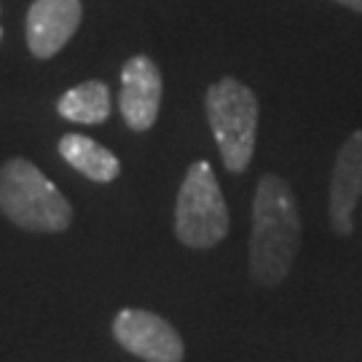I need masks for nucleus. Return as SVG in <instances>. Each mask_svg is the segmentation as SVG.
I'll list each match as a JSON object with an SVG mask.
<instances>
[{"instance_id":"obj_2","label":"nucleus","mask_w":362,"mask_h":362,"mask_svg":"<svg viewBox=\"0 0 362 362\" xmlns=\"http://www.w3.org/2000/svg\"><path fill=\"white\" fill-rule=\"evenodd\" d=\"M0 212L25 231L57 233L73 220V207L33 161L8 158L0 167Z\"/></svg>"},{"instance_id":"obj_9","label":"nucleus","mask_w":362,"mask_h":362,"mask_svg":"<svg viewBox=\"0 0 362 362\" xmlns=\"http://www.w3.org/2000/svg\"><path fill=\"white\" fill-rule=\"evenodd\" d=\"M59 153L73 169H78L81 175H86L94 182H110L118 177L121 172V161L113 151H107L105 145H100L91 137L83 134H65L59 140Z\"/></svg>"},{"instance_id":"obj_10","label":"nucleus","mask_w":362,"mask_h":362,"mask_svg":"<svg viewBox=\"0 0 362 362\" xmlns=\"http://www.w3.org/2000/svg\"><path fill=\"white\" fill-rule=\"evenodd\" d=\"M57 110L73 124H100L110 116V89L103 81H83L59 97Z\"/></svg>"},{"instance_id":"obj_4","label":"nucleus","mask_w":362,"mask_h":362,"mask_svg":"<svg viewBox=\"0 0 362 362\" xmlns=\"http://www.w3.org/2000/svg\"><path fill=\"white\" fill-rule=\"evenodd\" d=\"M175 233L182 245L196 250L220 245L228 233V207L207 161L191 164L182 177L175 207Z\"/></svg>"},{"instance_id":"obj_3","label":"nucleus","mask_w":362,"mask_h":362,"mask_svg":"<svg viewBox=\"0 0 362 362\" xmlns=\"http://www.w3.org/2000/svg\"><path fill=\"white\" fill-rule=\"evenodd\" d=\"M204 107L226 169L233 175L245 172L258 140L260 107L255 91L236 78H220L207 89Z\"/></svg>"},{"instance_id":"obj_8","label":"nucleus","mask_w":362,"mask_h":362,"mask_svg":"<svg viewBox=\"0 0 362 362\" xmlns=\"http://www.w3.org/2000/svg\"><path fill=\"white\" fill-rule=\"evenodd\" d=\"M362 196V129L351 132L338 148L330 177V223L333 231L349 236L354 231V207Z\"/></svg>"},{"instance_id":"obj_7","label":"nucleus","mask_w":362,"mask_h":362,"mask_svg":"<svg viewBox=\"0 0 362 362\" xmlns=\"http://www.w3.org/2000/svg\"><path fill=\"white\" fill-rule=\"evenodd\" d=\"M81 0H33L27 11V46L38 59L62 52L81 25Z\"/></svg>"},{"instance_id":"obj_1","label":"nucleus","mask_w":362,"mask_h":362,"mask_svg":"<svg viewBox=\"0 0 362 362\" xmlns=\"http://www.w3.org/2000/svg\"><path fill=\"white\" fill-rule=\"evenodd\" d=\"M300 250V209L290 182L263 175L252 199L250 274L258 285L276 287L287 279Z\"/></svg>"},{"instance_id":"obj_6","label":"nucleus","mask_w":362,"mask_h":362,"mask_svg":"<svg viewBox=\"0 0 362 362\" xmlns=\"http://www.w3.org/2000/svg\"><path fill=\"white\" fill-rule=\"evenodd\" d=\"M161 70L151 57H132L121 70V94L118 107L127 127L134 132H148L158 118L161 107Z\"/></svg>"},{"instance_id":"obj_5","label":"nucleus","mask_w":362,"mask_h":362,"mask_svg":"<svg viewBox=\"0 0 362 362\" xmlns=\"http://www.w3.org/2000/svg\"><path fill=\"white\" fill-rule=\"evenodd\" d=\"M113 336L127 351L145 362H182L180 333L153 311L124 309L113 320Z\"/></svg>"},{"instance_id":"obj_11","label":"nucleus","mask_w":362,"mask_h":362,"mask_svg":"<svg viewBox=\"0 0 362 362\" xmlns=\"http://www.w3.org/2000/svg\"><path fill=\"white\" fill-rule=\"evenodd\" d=\"M333 3H338V6H346V8H351V11L362 13V0H333Z\"/></svg>"}]
</instances>
